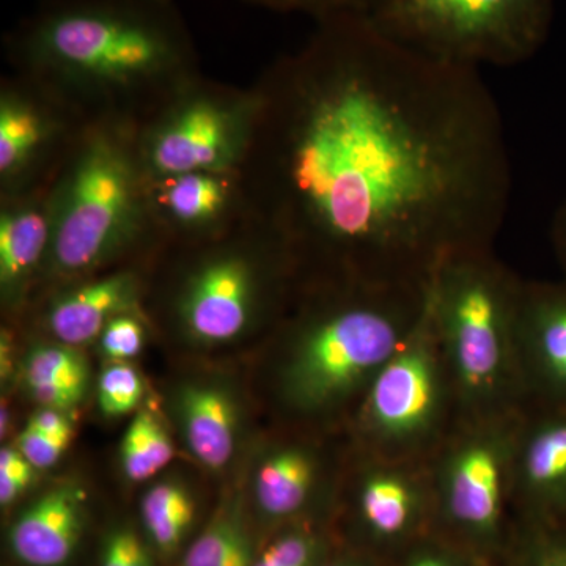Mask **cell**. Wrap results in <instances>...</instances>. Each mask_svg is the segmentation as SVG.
<instances>
[{
    "instance_id": "17",
    "label": "cell",
    "mask_w": 566,
    "mask_h": 566,
    "mask_svg": "<svg viewBox=\"0 0 566 566\" xmlns=\"http://www.w3.org/2000/svg\"><path fill=\"white\" fill-rule=\"evenodd\" d=\"M365 465L356 490L360 520L376 538H401L417 526L434 499L430 461L403 463L368 457Z\"/></svg>"
},
{
    "instance_id": "21",
    "label": "cell",
    "mask_w": 566,
    "mask_h": 566,
    "mask_svg": "<svg viewBox=\"0 0 566 566\" xmlns=\"http://www.w3.org/2000/svg\"><path fill=\"white\" fill-rule=\"evenodd\" d=\"M25 389L41 408L71 412L85 400L91 368L81 348L54 342L29 349L22 364Z\"/></svg>"
},
{
    "instance_id": "29",
    "label": "cell",
    "mask_w": 566,
    "mask_h": 566,
    "mask_svg": "<svg viewBox=\"0 0 566 566\" xmlns=\"http://www.w3.org/2000/svg\"><path fill=\"white\" fill-rule=\"evenodd\" d=\"M520 566H566V535L553 526L532 521L521 551Z\"/></svg>"
},
{
    "instance_id": "25",
    "label": "cell",
    "mask_w": 566,
    "mask_h": 566,
    "mask_svg": "<svg viewBox=\"0 0 566 566\" xmlns=\"http://www.w3.org/2000/svg\"><path fill=\"white\" fill-rule=\"evenodd\" d=\"M150 419L148 409H139L122 439L123 474L133 483L145 482L159 474L150 447Z\"/></svg>"
},
{
    "instance_id": "4",
    "label": "cell",
    "mask_w": 566,
    "mask_h": 566,
    "mask_svg": "<svg viewBox=\"0 0 566 566\" xmlns=\"http://www.w3.org/2000/svg\"><path fill=\"white\" fill-rule=\"evenodd\" d=\"M136 125L87 123L51 186V244L40 282L69 285L161 243L148 208Z\"/></svg>"
},
{
    "instance_id": "16",
    "label": "cell",
    "mask_w": 566,
    "mask_h": 566,
    "mask_svg": "<svg viewBox=\"0 0 566 566\" xmlns=\"http://www.w3.org/2000/svg\"><path fill=\"white\" fill-rule=\"evenodd\" d=\"M51 186L0 197V293L9 308L40 282L51 244Z\"/></svg>"
},
{
    "instance_id": "26",
    "label": "cell",
    "mask_w": 566,
    "mask_h": 566,
    "mask_svg": "<svg viewBox=\"0 0 566 566\" xmlns=\"http://www.w3.org/2000/svg\"><path fill=\"white\" fill-rule=\"evenodd\" d=\"M145 323L142 312L115 316L98 337L99 349L111 363H129L145 346Z\"/></svg>"
},
{
    "instance_id": "2",
    "label": "cell",
    "mask_w": 566,
    "mask_h": 566,
    "mask_svg": "<svg viewBox=\"0 0 566 566\" xmlns=\"http://www.w3.org/2000/svg\"><path fill=\"white\" fill-rule=\"evenodd\" d=\"M13 73L84 123L139 125L199 76L172 0H46L6 39Z\"/></svg>"
},
{
    "instance_id": "6",
    "label": "cell",
    "mask_w": 566,
    "mask_h": 566,
    "mask_svg": "<svg viewBox=\"0 0 566 566\" xmlns=\"http://www.w3.org/2000/svg\"><path fill=\"white\" fill-rule=\"evenodd\" d=\"M188 244L197 252L178 271L169 315L192 345H232L292 303L301 283L296 262L249 212L226 233Z\"/></svg>"
},
{
    "instance_id": "28",
    "label": "cell",
    "mask_w": 566,
    "mask_h": 566,
    "mask_svg": "<svg viewBox=\"0 0 566 566\" xmlns=\"http://www.w3.org/2000/svg\"><path fill=\"white\" fill-rule=\"evenodd\" d=\"M244 2L279 11V13L305 14L314 18L316 22L326 18L340 17V14L370 17L385 0H244Z\"/></svg>"
},
{
    "instance_id": "24",
    "label": "cell",
    "mask_w": 566,
    "mask_h": 566,
    "mask_svg": "<svg viewBox=\"0 0 566 566\" xmlns=\"http://www.w3.org/2000/svg\"><path fill=\"white\" fill-rule=\"evenodd\" d=\"M144 395V379L133 364L111 363L99 375L96 397L103 415L111 419L132 415Z\"/></svg>"
},
{
    "instance_id": "30",
    "label": "cell",
    "mask_w": 566,
    "mask_h": 566,
    "mask_svg": "<svg viewBox=\"0 0 566 566\" xmlns=\"http://www.w3.org/2000/svg\"><path fill=\"white\" fill-rule=\"evenodd\" d=\"M99 566H153L150 554L132 527H115L104 538Z\"/></svg>"
},
{
    "instance_id": "14",
    "label": "cell",
    "mask_w": 566,
    "mask_h": 566,
    "mask_svg": "<svg viewBox=\"0 0 566 566\" xmlns=\"http://www.w3.org/2000/svg\"><path fill=\"white\" fill-rule=\"evenodd\" d=\"M62 289L50 297L44 326L55 342L81 348L98 340L115 316L142 312L145 283L134 268H117Z\"/></svg>"
},
{
    "instance_id": "12",
    "label": "cell",
    "mask_w": 566,
    "mask_h": 566,
    "mask_svg": "<svg viewBox=\"0 0 566 566\" xmlns=\"http://www.w3.org/2000/svg\"><path fill=\"white\" fill-rule=\"evenodd\" d=\"M516 363L526 409H566V282L524 281Z\"/></svg>"
},
{
    "instance_id": "18",
    "label": "cell",
    "mask_w": 566,
    "mask_h": 566,
    "mask_svg": "<svg viewBox=\"0 0 566 566\" xmlns=\"http://www.w3.org/2000/svg\"><path fill=\"white\" fill-rule=\"evenodd\" d=\"M170 408L186 449L210 471H222L237 453L240 401L219 379H186L175 387Z\"/></svg>"
},
{
    "instance_id": "19",
    "label": "cell",
    "mask_w": 566,
    "mask_h": 566,
    "mask_svg": "<svg viewBox=\"0 0 566 566\" xmlns=\"http://www.w3.org/2000/svg\"><path fill=\"white\" fill-rule=\"evenodd\" d=\"M84 527V490L63 483L41 494L14 520L10 551L29 566H62L76 553Z\"/></svg>"
},
{
    "instance_id": "35",
    "label": "cell",
    "mask_w": 566,
    "mask_h": 566,
    "mask_svg": "<svg viewBox=\"0 0 566 566\" xmlns=\"http://www.w3.org/2000/svg\"><path fill=\"white\" fill-rule=\"evenodd\" d=\"M406 566H464L452 553L427 547L412 556Z\"/></svg>"
},
{
    "instance_id": "27",
    "label": "cell",
    "mask_w": 566,
    "mask_h": 566,
    "mask_svg": "<svg viewBox=\"0 0 566 566\" xmlns=\"http://www.w3.org/2000/svg\"><path fill=\"white\" fill-rule=\"evenodd\" d=\"M322 547V539L311 532H290L274 539L252 566H319Z\"/></svg>"
},
{
    "instance_id": "5",
    "label": "cell",
    "mask_w": 566,
    "mask_h": 566,
    "mask_svg": "<svg viewBox=\"0 0 566 566\" xmlns=\"http://www.w3.org/2000/svg\"><path fill=\"white\" fill-rule=\"evenodd\" d=\"M524 281L494 249L455 253L434 271L431 308L455 392L458 423L526 411L515 345Z\"/></svg>"
},
{
    "instance_id": "11",
    "label": "cell",
    "mask_w": 566,
    "mask_h": 566,
    "mask_svg": "<svg viewBox=\"0 0 566 566\" xmlns=\"http://www.w3.org/2000/svg\"><path fill=\"white\" fill-rule=\"evenodd\" d=\"M87 123L25 77L0 88V197L52 185Z\"/></svg>"
},
{
    "instance_id": "10",
    "label": "cell",
    "mask_w": 566,
    "mask_h": 566,
    "mask_svg": "<svg viewBox=\"0 0 566 566\" xmlns=\"http://www.w3.org/2000/svg\"><path fill=\"white\" fill-rule=\"evenodd\" d=\"M524 412L457 423L430 460L434 501L446 520L479 545H493L501 535Z\"/></svg>"
},
{
    "instance_id": "31",
    "label": "cell",
    "mask_w": 566,
    "mask_h": 566,
    "mask_svg": "<svg viewBox=\"0 0 566 566\" xmlns=\"http://www.w3.org/2000/svg\"><path fill=\"white\" fill-rule=\"evenodd\" d=\"M70 442V438L43 434L24 427V430L18 436L17 444L14 446L20 449L22 455L25 457V460H28L36 471H44V469L54 468V465L62 460L63 453L69 449Z\"/></svg>"
},
{
    "instance_id": "7",
    "label": "cell",
    "mask_w": 566,
    "mask_h": 566,
    "mask_svg": "<svg viewBox=\"0 0 566 566\" xmlns=\"http://www.w3.org/2000/svg\"><path fill=\"white\" fill-rule=\"evenodd\" d=\"M457 423L455 392L428 289L415 329L356 406L357 431L370 458L427 463Z\"/></svg>"
},
{
    "instance_id": "9",
    "label": "cell",
    "mask_w": 566,
    "mask_h": 566,
    "mask_svg": "<svg viewBox=\"0 0 566 566\" xmlns=\"http://www.w3.org/2000/svg\"><path fill=\"white\" fill-rule=\"evenodd\" d=\"M255 118L252 88L193 77L136 126L147 180L189 172H238Z\"/></svg>"
},
{
    "instance_id": "32",
    "label": "cell",
    "mask_w": 566,
    "mask_h": 566,
    "mask_svg": "<svg viewBox=\"0 0 566 566\" xmlns=\"http://www.w3.org/2000/svg\"><path fill=\"white\" fill-rule=\"evenodd\" d=\"M25 427L39 433L59 436V438L73 439L74 433V424L71 422L69 412L41 408V406L33 412Z\"/></svg>"
},
{
    "instance_id": "33",
    "label": "cell",
    "mask_w": 566,
    "mask_h": 566,
    "mask_svg": "<svg viewBox=\"0 0 566 566\" xmlns=\"http://www.w3.org/2000/svg\"><path fill=\"white\" fill-rule=\"evenodd\" d=\"M36 469L28 471L0 472V504L9 506L31 486Z\"/></svg>"
},
{
    "instance_id": "36",
    "label": "cell",
    "mask_w": 566,
    "mask_h": 566,
    "mask_svg": "<svg viewBox=\"0 0 566 566\" xmlns=\"http://www.w3.org/2000/svg\"><path fill=\"white\" fill-rule=\"evenodd\" d=\"M543 524L553 526L554 528H557L558 532H562V534L566 535V506L564 510H560L557 515H554L549 521H545Z\"/></svg>"
},
{
    "instance_id": "13",
    "label": "cell",
    "mask_w": 566,
    "mask_h": 566,
    "mask_svg": "<svg viewBox=\"0 0 566 566\" xmlns=\"http://www.w3.org/2000/svg\"><path fill=\"white\" fill-rule=\"evenodd\" d=\"M148 208L159 240L199 243L245 214L238 172H189L148 180Z\"/></svg>"
},
{
    "instance_id": "22",
    "label": "cell",
    "mask_w": 566,
    "mask_h": 566,
    "mask_svg": "<svg viewBox=\"0 0 566 566\" xmlns=\"http://www.w3.org/2000/svg\"><path fill=\"white\" fill-rule=\"evenodd\" d=\"M140 517L153 545L166 554L180 547L196 517V501L181 480H161L148 488Z\"/></svg>"
},
{
    "instance_id": "23",
    "label": "cell",
    "mask_w": 566,
    "mask_h": 566,
    "mask_svg": "<svg viewBox=\"0 0 566 566\" xmlns=\"http://www.w3.org/2000/svg\"><path fill=\"white\" fill-rule=\"evenodd\" d=\"M253 549L238 505L219 510L186 551L181 566H252Z\"/></svg>"
},
{
    "instance_id": "34",
    "label": "cell",
    "mask_w": 566,
    "mask_h": 566,
    "mask_svg": "<svg viewBox=\"0 0 566 566\" xmlns=\"http://www.w3.org/2000/svg\"><path fill=\"white\" fill-rule=\"evenodd\" d=\"M551 244L566 282V197L564 202L558 205L551 222Z\"/></svg>"
},
{
    "instance_id": "20",
    "label": "cell",
    "mask_w": 566,
    "mask_h": 566,
    "mask_svg": "<svg viewBox=\"0 0 566 566\" xmlns=\"http://www.w3.org/2000/svg\"><path fill=\"white\" fill-rule=\"evenodd\" d=\"M322 472V458L314 447L303 442L271 447L253 471L256 509L270 520L297 515L314 495Z\"/></svg>"
},
{
    "instance_id": "1",
    "label": "cell",
    "mask_w": 566,
    "mask_h": 566,
    "mask_svg": "<svg viewBox=\"0 0 566 566\" xmlns=\"http://www.w3.org/2000/svg\"><path fill=\"white\" fill-rule=\"evenodd\" d=\"M252 91L245 212L303 281L424 286L450 255L494 248L513 170L482 70L340 14L316 21Z\"/></svg>"
},
{
    "instance_id": "15",
    "label": "cell",
    "mask_w": 566,
    "mask_h": 566,
    "mask_svg": "<svg viewBox=\"0 0 566 566\" xmlns=\"http://www.w3.org/2000/svg\"><path fill=\"white\" fill-rule=\"evenodd\" d=\"M532 520L566 506V409H526L517 431L513 485Z\"/></svg>"
},
{
    "instance_id": "8",
    "label": "cell",
    "mask_w": 566,
    "mask_h": 566,
    "mask_svg": "<svg viewBox=\"0 0 566 566\" xmlns=\"http://www.w3.org/2000/svg\"><path fill=\"white\" fill-rule=\"evenodd\" d=\"M557 0H385L370 20L386 35L439 61L482 70L534 59Z\"/></svg>"
},
{
    "instance_id": "3",
    "label": "cell",
    "mask_w": 566,
    "mask_h": 566,
    "mask_svg": "<svg viewBox=\"0 0 566 566\" xmlns=\"http://www.w3.org/2000/svg\"><path fill=\"white\" fill-rule=\"evenodd\" d=\"M428 289L430 283L301 281L275 368L283 408L307 420L356 408L382 365L415 329Z\"/></svg>"
},
{
    "instance_id": "37",
    "label": "cell",
    "mask_w": 566,
    "mask_h": 566,
    "mask_svg": "<svg viewBox=\"0 0 566 566\" xmlns=\"http://www.w3.org/2000/svg\"><path fill=\"white\" fill-rule=\"evenodd\" d=\"M324 566H364L357 564V562H337V564L324 565Z\"/></svg>"
}]
</instances>
